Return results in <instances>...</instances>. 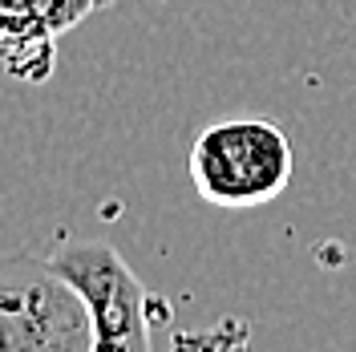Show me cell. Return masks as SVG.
I'll list each match as a JSON object with an SVG mask.
<instances>
[{
	"label": "cell",
	"instance_id": "obj_2",
	"mask_svg": "<svg viewBox=\"0 0 356 352\" xmlns=\"http://www.w3.org/2000/svg\"><path fill=\"white\" fill-rule=\"evenodd\" d=\"M44 259L89 308L93 324L89 352H154L146 287L110 243L61 239Z\"/></svg>",
	"mask_w": 356,
	"mask_h": 352
},
{
	"label": "cell",
	"instance_id": "obj_3",
	"mask_svg": "<svg viewBox=\"0 0 356 352\" xmlns=\"http://www.w3.org/2000/svg\"><path fill=\"white\" fill-rule=\"evenodd\" d=\"M89 308L49 259H0V352H89Z\"/></svg>",
	"mask_w": 356,
	"mask_h": 352
},
{
	"label": "cell",
	"instance_id": "obj_5",
	"mask_svg": "<svg viewBox=\"0 0 356 352\" xmlns=\"http://www.w3.org/2000/svg\"><path fill=\"white\" fill-rule=\"evenodd\" d=\"M93 8H97V0H0V17L21 21L37 33H49V37L77 29Z\"/></svg>",
	"mask_w": 356,
	"mask_h": 352
},
{
	"label": "cell",
	"instance_id": "obj_4",
	"mask_svg": "<svg viewBox=\"0 0 356 352\" xmlns=\"http://www.w3.org/2000/svg\"><path fill=\"white\" fill-rule=\"evenodd\" d=\"M53 41L57 37L0 17V65L8 69L17 81H29V86L49 81V73H53Z\"/></svg>",
	"mask_w": 356,
	"mask_h": 352
},
{
	"label": "cell",
	"instance_id": "obj_6",
	"mask_svg": "<svg viewBox=\"0 0 356 352\" xmlns=\"http://www.w3.org/2000/svg\"><path fill=\"white\" fill-rule=\"evenodd\" d=\"M106 4H110V0H97V8H106Z\"/></svg>",
	"mask_w": 356,
	"mask_h": 352
},
{
	"label": "cell",
	"instance_id": "obj_1",
	"mask_svg": "<svg viewBox=\"0 0 356 352\" xmlns=\"http://www.w3.org/2000/svg\"><path fill=\"white\" fill-rule=\"evenodd\" d=\"M296 154L288 134L267 118L211 122L191 146V182L219 211H255L288 191Z\"/></svg>",
	"mask_w": 356,
	"mask_h": 352
}]
</instances>
